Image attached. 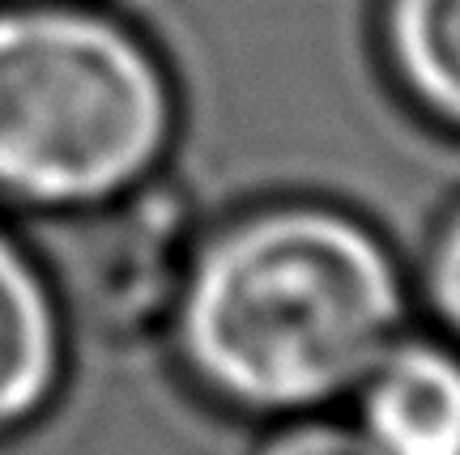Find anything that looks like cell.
<instances>
[{
    "mask_svg": "<svg viewBox=\"0 0 460 455\" xmlns=\"http://www.w3.org/2000/svg\"><path fill=\"white\" fill-rule=\"evenodd\" d=\"M376 39L405 107L460 136V0H379Z\"/></svg>",
    "mask_w": 460,
    "mask_h": 455,
    "instance_id": "obj_5",
    "label": "cell"
},
{
    "mask_svg": "<svg viewBox=\"0 0 460 455\" xmlns=\"http://www.w3.org/2000/svg\"><path fill=\"white\" fill-rule=\"evenodd\" d=\"M349 417L379 455H460V349L405 328L354 388Z\"/></svg>",
    "mask_w": 460,
    "mask_h": 455,
    "instance_id": "obj_4",
    "label": "cell"
},
{
    "mask_svg": "<svg viewBox=\"0 0 460 455\" xmlns=\"http://www.w3.org/2000/svg\"><path fill=\"white\" fill-rule=\"evenodd\" d=\"M410 311L413 281L371 217L281 196L200 234L175 276L166 337L197 396L273 425L349 405Z\"/></svg>",
    "mask_w": 460,
    "mask_h": 455,
    "instance_id": "obj_1",
    "label": "cell"
},
{
    "mask_svg": "<svg viewBox=\"0 0 460 455\" xmlns=\"http://www.w3.org/2000/svg\"><path fill=\"white\" fill-rule=\"evenodd\" d=\"M252 455H379L354 417L341 413H303L286 422L264 425V439Z\"/></svg>",
    "mask_w": 460,
    "mask_h": 455,
    "instance_id": "obj_7",
    "label": "cell"
},
{
    "mask_svg": "<svg viewBox=\"0 0 460 455\" xmlns=\"http://www.w3.org/2000/svg\"><path fill=\"white\" fill-rule=\"evenodd\" d=\"M73 366V324L60 281L0 213V439L60 400Z\"/></svg>",
    "mask_w": 460,
    "mask_h": 455,
    "instance_id": "obj_3",
    "label": "cell"
},
{
    "mask_svg": "<svg viewBox=\"0 0 460 455\" xmlns=\"http://www.w3.org/2000/svg\"><path fill=\"white\" fill-rule=\"evenodd\" d=\"M175 68L102 0H0V213L99 217L163 179Z\"/></svg>",
    "mask_w": 460,
    "mask_h": 455,
    "instance_id": "obj_2",
    "label": "cell"
},
{
    "mask_svg": "<svg viewBox=\"0 0 460 455\" xmlns=\"http://www.w3.org/2000/svg\"><path fill=\"white\" fill-rule=\"evenodd\" d=\"M418 298L427 302L435 332L460 349V205L444 213V222L430 234L418 273Z\"/></svg>",
    "mask_w": 460,
    "mask_h": 455,
    "instance_id": "obj_6",
    "label": "cell"
}]
</instances>
